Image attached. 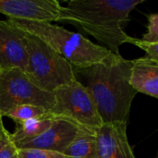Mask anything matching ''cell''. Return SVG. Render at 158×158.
<instances>
[{"label": "cell", "mask_w": 158, "mask_h": 158, "mask_svg": "<svg viewBox=\"0 0 158 158\" xmlns=\"http://www.w3.org/2000/svg\"><path fill=\"white\" fill-rule=\"evenodd\" d=\"M144 0H69L62 6L57 21L81 29L113 54L120 56L119 47L132 37L124 29L131 12Z\"/></svg>", "instance_id": "cell-1"}, {"label": "cell", "mask_w": 158, "mask_h": 158, "mask_svg": "<svg viewBox=\"0 0 158 158\" xmlns=\"http://www.w3.org/2000/svg\"><path fill=\"white\" fill-rule=\"evenodd\" d=\"M131 60L112 54L105 61L83 73L103 123L128 122L131 107L137 92L131 85Z\"/></svg>", "instance_id": "cell-2"}, {"label": "cell", "mask_w": 158, "mask_h": 158, "mask_svg": "<svg viewBox=\"0 0 158 158\" xmlns=\"http://www.w3.org/2000/svg\"><path fill=\"white\" fill-rule=\"evenodd\" d=\"M7 19L20 30L40 38L77 70L97 65L113 54L105 46L93 43L82 34L70 31L52 22Z\"/></svg>", "instance_id": "cell-3"}, {"label": "cell", "mask_w": 158, "mask_h": 158, "mask_svg": "<svg viewBox=\"0 0 158 158\" xmlns=\"http://www.w3.org/2000/svg\"><path fill=\"white\" fill-rule=\"evenodd\" d=\"M25 39L28 51L25 72L40 88L54 93L77 80L72 65L40 38L25 31Z\"/></svg>", "instance_id": "cell-4"}, {"label": "cell", "mask_w": 158, "mask_h": 158, "mask_svg": "<svg viewBox=\"0 0 158 158\" xmlns=\"http://www.w3.org/2000/svg\"><path fill=\"white\" fill-rule=\"evenodd\" d=\"M56 104L51 114L67 118L81 129L95 132L104 123L88 88L78 81L54 92Z\"/></svg>", "instance_id": "cell-5"}, {"label": "cell", "mask_w": 158, "mask_h": 158, "mask_svg": "<svg viewBox=\"0 0 158 158\" xmlns=\"http://www.w3.org/2000/svg\"><path fill=\"white\" fill-rule=\"evenodd\" d=\"M56 104L54 93L43 90L20 69H1L0 114L2 117L21 105H33L50 111Z\"/></svg>", "instance_id": "cell-6"}, {"label": "cell", "mask_w": 158, "mask_h": 158, "mask_svg": "<svg viewBox=\"0 0 158 158\" xmlns=\"http://www.w3.org/2000/svg\"><path fill=\"white\" fill-rule=\"evenodd\" d=\"M61 7L56 0H0V14L14 19L57 21Z\"/></svg>", "instance_id": "cell-7"}, {"label": "cell", "mask_w": 158, "mask_h": 158, "mask_svg": "<svg viewBox=\"0 0 158 158\" xmlns=\"http://www.w3.org/2000/svg\"><path fill=\"white\" fill-rule=\"evenodd\" d=\"M82 130L84 129L74 122L56 116L52 125L42 134L33 139L18 143L16 145L18 149L33 148L64 153Z\"/></svg>", "instance_id": "cell-8"}, {"label": "cell", "mask_w": 158, "mask_h": 158, "mask_svg": "<svg viewBox=\"0 0 158 158\" xmlns=\"http://www.w3.org/2000/svg\"><path fill=\"white\" fill-rule=\"evenodd\" d=\"M28 51L25 31L8 19H0V68L20 69L25 71Z\"/></svg>", "instance_id": "cell-9"}, {"label": "cell", "mask_w": 158, "mask_h": 158, "mask_svg": "<svg viewBox=\"0 0 158 158\" xmlns=\"http://www.w3.org/2000/svg\"><path fill=\"white\" fill-rule=\"evenodd\" d=\"M94 158H136L127 137V124L105 123L96 131Z\"/></svg>", "instance_id": "cell-10"}, {"label": "cell", "mask_w": 158, "mask_h": 158, "mask_svg": "<svg viewBox=\"0 0 158 158\" xmlns=\"http://www.w3.org/2000/svg\"><path fill=\"white\" fill-rule=\"evenodd\" d=\"M130 82L137 93L158 99V63L148 56L131 60Z\"/></svg>", "instance_id": "cell-11"}, {"label": "cell", "mask_w": 158, "mask_h": 158, "mask_svg": "<svg viewBox=\"0 0 158 158\" xmlns=\"http://www.w3.org/2000/svg\"><path fill=\"white\" fill-rule=\"evenodd\" d=\"M56 116L50 112L43 117L29 119L17 126L11 133V138L15 143L33 139L45 131L54 122Z\"/></svg>", "instance_id": "cell-12"}, {"label": "cell", "mask_w": 158, "mask_h": 158, "mask_svg": "<svg viewBox=\"0 0 158 158\" xmlns=\"http://www.w3.org/2000/svg\"><path fill=\"white\" fill-rule=\"evenodd\" d=\"M95 148V132L82 130L64 151V154L72 158H94Z\"/></svg>", "instance_id": "cell-13"}, {"label": "cell", "mask_w": 158, "mask_h": 158, "mask_svg": "<svg viewBox=\"0 0 158 158\" xmlns=\"http://www.w3.org/2000/svg\"><path fill=\"white\" fill-rule=\"evenodd\" d=\"M49 111L44 107L33 105H21L9 110L5 117L14 120L17 125H19L29 119L37 118L48 114Z\"/></svg>", "instance_id": "cell-14"}, {"label": "cell", "mask_w": 158, "mask_h": 158, "mask_svg": "<svg viewBox=\"0 0 158 158\" xmlns=\"http://www.w3.org/2000/svg\"><path fill=\"white\" fill-rule=\"evenodd\" d=\"M0 114V158H19V149L6 129Z\"/></svg>", "instance_id": "cell-15"}, {"label": "cell", "mask_w": 158, "mask_h": 158, "mask_svg": "<svg viewBox=\"0 0 158 158\" xmlns=\"http://www.w3.org/2000/svg\"><path fill=\"white\" fill-rule=\"evenodd\" d=\"M19 158H72L64 153L43 149H19Z\"/></svg>", "instance_id": "cell-16"}, {"label": "cell", "mask_w": 158, "mask_h": 158, "mask_svg": "<svg viewBox=\"0 0 158 158\" xmlns=\"http://www.w3.org/2000/svg\"><path fill=\"white\" fill-rule=\"evenodd\" d=\"M147 19V32L143 35L142 40L148 43H158V13L148 15Z\"/></svg>", "instance_id": "cell-17"}, {"label": "cell", "mask_w": 158, "mask_h": 158, "mask_svg": "<svg viewBox=\"0 0 158 158\" xmlns=\"http://www.w3.org/2000/svg\"><path fill=\"white\" fill-rule=\"evenodd\" d=\"M130 44L143 49L146 53V56L158 63V43H148L132 37Z\"/></svg>", "instance_id": "cell-18"}, {"label": "cell", "mask_w": 158, "mask_h": 158, "mask_svg": "<svg viewBox=\"0 0 158 158\" xmlns=\"http://www.w3.org/2000/svg\"><path fill=\"white\" fill-rule=\"evenodd\" d=\"M0 72H1V68H0Z\"/></svg>", "instance_id": "cell-19"}]
</instances>
